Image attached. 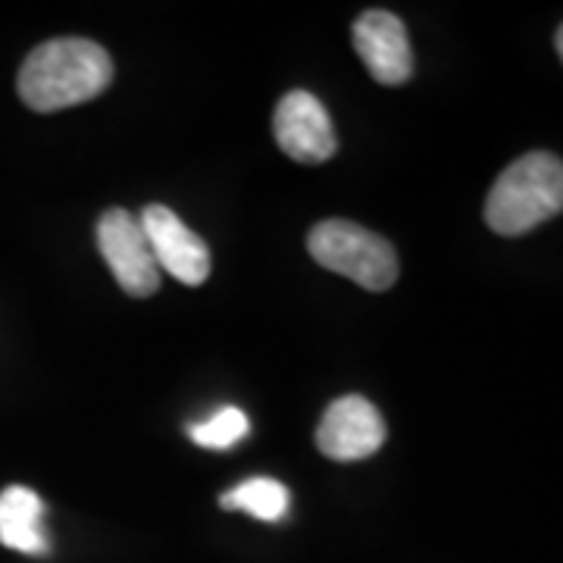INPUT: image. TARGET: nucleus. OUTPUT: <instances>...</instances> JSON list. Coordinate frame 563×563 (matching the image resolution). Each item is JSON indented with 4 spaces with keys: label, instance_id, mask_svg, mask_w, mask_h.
Returning a JSON list of instances; mask_svg holds the SVG:
<instances>
[{
    "label": "nucleus",
    "instance_id": "obj_1",
    "mask_svg": "<svg viewBox=\"0 0 563 563\" xmlns=\"http://www.w3.org/2000/svg\"><path fill=\"white\" fill-rule=\"evenodd\" d=\"M113 81V60L88 38H54L38 44L20 69L16 91L35 113H57L91 101Z\"/></svg>",
    "mask_w": 563,
    "mask_h": 563
},
{
    "label": "nucleus",
    "instance_id": "obj_2",
    "mask_svg": "<svg viewBox=\"0 0 563 563\" xmlns=\"http://www.w3.org/2000/svg\"><path fill=\"white\" fill-rule=\"evenodd\" d=\"M563 207V166L561 157L548 151H532L514 161L495 179L488 201H485V222L498 235H526L529 229L558 217Z\"/></svg>",
    "mask_w": 563,
    "mask_h": 563
},
{
    "label": "nucleus",
    "instance_id": "obj_3",
    "mask_svg": "<svg viewBox=\"0 0 563 563\" xmlns=\"http://www.w3.org/2000/svg\"><path fill=\"white\" fill-rule=\"evenodd\" d=\"M307 251L322 269L357 282L366 291H388L401 273L398 251L391 247V242L357 222L325 220L313 225Z\"/></svg>",
    "mask_w": 563,
    "mask_h": 563
},
{
    "label": "nucleus",
    "instance_id": "obj_4",
    "mask_svg": "<svg viewBox=\"0 0 563 563\" xmlns=\"http://www.w3.org/2000/svg\"><path fill=\"white\" fill-rule=\"evenodd\" d=\"M98 251L110 266L113 279L132 298H151L161 288V269L144 239V229L129 210H107L98 220Z\"/></svg>",
    "mask_w": 563,
    "mask_h": 563
},
{
    "label": "nucleus",
    "instance_id": "obj_5",
    "mask_svg": "<svg viewBox=\"0 0 563 563\" xmlns=\"http://www.w3.org/2000/svg\"><path fill=\"white\" fill-rule=\"evenodd\" d=\"M144 239L161 273H169L181 285H203L210 276V251L201 235H195L185 222L163 203H147L139 213Z\"/></svg>",
    "mask_w": 563,
    "mask_h": 563
},
{
    "label": "nucleus",
    "instance_id": "obj_6",
    "mask_svg": "<svg viewBox=\"0 0 563 563\" xmlns=\"http://www.w3.org/2000/svg\"><path fill=\"white\" fill-rule=\"evenodd\" d=\"M385 444V420L361 395H344L332 401L317 426V448L329 461L354 463L373 457Z\"/></svg>",
    "mask_w": 563,
    "mask_h": 563
},
{
    "label": "nucleus",
    "instance_id": "obj_7",
    "mask_svg": "<svg viewBox=\"0 0 563 563\" xmlns=\"http://www.w3.org/2000/svg\"><path fill=\"white\" fill-rule=\"evenodd\" d=\"M273 135L279 147L298 163H325L339 151V135L329 110L310 91H288L273 113Z\"/></svg>",
    "mask_w": 563,
    "mask_h": 563
},
{
    "label": "nucleus",
    "instance_id": "obj_8",
    "mask_svg": "<svg viewBox=\"0 0 563 563\" xmlns=\"http://www.w3.org/2000/svg\"><path fill=\"white\" fill-rule=\"evenodd\" d=\"M354 51L361 54L363 66L379 85H404L413 76V47L407 38L404 22L388 10H366L357 16L354 29Z\"/></svg>",
    "mask_w": 563,
    "mask_h": 563
},
{
    "label": "nucleus",
    "instance_id": "obj_9",
    "mask_svg": "<svg viewBox=\"0 0 563 563\" xmlns=\"http://www.w3.org/2000/svg\"><path fill=\"white\" fill-rule=\"evenodd\" d=\"M0 544L32 558H44L51 551L38 492L25 485H10L0 492Z\"/></svg>",
    "mask_w": 563,
    "mask_h": 563
},
{
    "label": "nucleus",
    "instance_id": "obj_10",
    "mask_svg": "<svg viewBox=\"0 0 563 563\" xmlns=\"http://www.w3.org/2000/svg\"><path fill=\"white\" fill-rule=\"evenodd\" d=\"M220 507L225 510H242L251 514L263 523H279L285 520L288 507H291V495L288 488L276 479H266V476H254L247 483L235 485L232 492L220 495Z\"/></svg>",
    "mask_w": 563,
    "mask_h": 563
},
{
    "label": "nucleus",
    "instance_id": "obj_11",
    "mask_svg": "<svg viewBox=\"0 0 563 563\" xmlns=\"http://www.w3.org/2000/svg\"><path fill=\"white\" fill-rule=\"evenodd\" d=\"M247 432H251V422L239 407H222L210 420L188 426V439L207 451H225V448L242 442Z\"/></svg>",
    "mask_w": 563,
    "mask_h": 563
}]
</instances>
